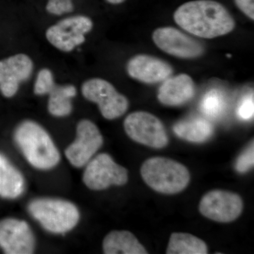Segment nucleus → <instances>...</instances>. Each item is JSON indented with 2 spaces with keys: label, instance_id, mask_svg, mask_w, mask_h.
Returning a JSON list of instances; mask_svg holds the SVG:
<instances>
[{
  "label": "nucleus",
  "instance_id": "f257e3e1",
  "mask_svg": "<svg viewBox=\"0 0 254 254\" xmlns=\"http://www.w3.org/2000/svg\"><path fill=\"white\" fill-rule=\"evenodd\" d=\"M175 22L190 34L217 38L233 31L235 21L228 10L213 0H195L181 5L174 14Z\"/></svg>",
  "mask_w": 254,
  "mask_h": 254
},
{
  "label": "nucleus",
  "instance_id": "f03ea898",
  "mask_svg": "<svg viewBox=\"0 0 254 254\" xmlns=\"http://www.w3.org/2000/svg\"><path fill=\"white\" fill-rule=\"evenodd\" d=\"M14 140L25 158L35 168L50 170L60 163L59 150L49 133L36 122L26 120L20 123L15 130Z\"/></svg>",
  "mask_w": 254,
  "mask_h": 254
},
{
  "label": "nucleus",
  "instance_id": "7ed1b4c3",
  "mask_svg": "<svg viewBox=\"0 0 254 254\" xmlns=\"http://www.w3.org/2000/svg\"><path fill=\"white\" fill-rule=\"evenodd\" d=\"M141 176L145 183L159 193L175 194L185 190L190 174L182 164L165 158L155 157L143 163Z\"/></svg>",
  "mask_w": 254,
  "mask_h": 254
},
{
  "label": "nucleus",
  "instance_id": "20e7f679",
  "mask_svg": "<svg viewBox=\"0 0 254 254\" xmlns=\"http://www.w3.org/2000/svg\"><path fill=\"white\" fill-rule=\"evenodd\" d=\"M28 210L32 217L47 231L64 234L77 225L80 213L77 207L67 200L53 198L33 200Z\"/></svg>",
  "mask_w": 254,
  "mask_h": 254
},
{
  "label": "nucleus",
  "instance_id": "39448f33",
  "mask_svg": "<svg viewBox=\"0 0 254 254\" xmlns=\"http://www.w3.org/2000/svg\"><path fill=\"white\" fill-rule=\"evenodd\" d=\"M81 92L86 100L98 105L100 113L107 120L120 118L128 110V101L126 97L103 78L87 80L82 85Z\"/></svg>",
  "mask_w": 254,
  "mask_h": 254
},
{
  "label": "nucleus",
  "instance_id": "423d86ee",
  "mask_svg": "<svg viewBox=\"0 0 254 254\" xmlns=\"http://www.w3.org/2000/svg\"><path fill=\"white\" fill-rule=\"evenodd\" d=\"M93 23L83 15L70 16L47 29L46 36L55 48L64 53L73 51L86 41L85 35L93 29Z\"/></svg>",
  "mask_w": 254,
  "mask_h": 254
},
{
  "label": "nucleus",
  "instance_id": "0eeeda50",
  "mask_svg": "<svg viewBox=\"0 0 254 254\" xmlns=\"http://www.w3.org/2000/svg\"><path fill=\"white\" fill-rule=\"evenodd\" d=\"M83 181L90 190H104L110 186H123L128 182L127 169L106 153L96 155L86 164Z\"/></svg>",
  "mask_w": 254,
  "mask_h": 254
},
{
  "label": "nucleus",
  "instance_id": "6e6552de",
  "mask_svg": "<svg viewBox=\"0 0 254 254\" xmlns=\"http://www.w3.org/2000/svg\"><path fill=\"white\" fill-rule=\"evenodd\" d=\"M127 134L133 141L153 148L168 145V136L162 122L152 114L135 112L128 115L124 123Z\"/></svg>",
  "mask_w": 254,
  "mask_h": 254
},
{
  "label": "nucleus",
  "instance_id": "1a4fd4ad",
  "mask_svg": "<svg viewBox=\"0 0 254 254\" xmlns=\"http://www.w3.org/2000/svg\"><path fill=\"white\" fill-rule=\"evenodd\" d=\"M103 144V137L93 122L81 120L76 127L75 141L65 150V155L75 168L85 166Z\"/></svg>",
  "mask_w": 254,
  "mask_h": 254
},
{
  "label": "nucleus",
  "instance_id": "9d476101",
  "mask_svg": "<svg viewBox=\"0 0 254 254\" xmlns=\"http://www.w3.org/2000/svg\"><path fill=\"white\" fill-rule=\"evenodd\" d=\"M243 209V201L237 193L226 190L208 192L200 202L199 210L203 216L219 222L236 220Z\"/></svg>",
  "mask_w": 254,
  "mask_h": 254
},
{
  "label": "nucleus",
  "instance_id": "9b49d317",
  "mask_svg": "<svg viewBox=\"0 0 254 254\" xmlns=\"http://www.w3.org/2000/svg\"><path fill=\"white\" fill-rule=\"evenodd\" d=\"M153 39L160 50L182 59L197 58L204 53L200 42L175 28H158L153 33Z\"/></svg>",
  "mask_w": 254,
  "mask_h": 254
},
{
  "label": "nucleus",
  "instance_id": "f8f14e48",
  "mask_svg": "<svg viewBox=\"0 0 254 254\" xmlns=\"http://www.w3.org/2000/svg\"><path fill=\"white\" fill-rule=\"evenodd\" d=\"M0 247L7 254H33L36 239L27 222L15 218L1 220Z\"/></svg>",
  "mask_w": 254,
  "mask_h": 254
},
{
  "label": "nucleus",
  "instance_id": "ddd939ff",
  "mask_svg": "<svg viewBox=\"0 0 254 254\" xmlns=\"http://www.w3.org/2000/svg\"><path fill=\"white\" fill-rule=\"evenodd\" d=\"M33 64L27 55L20 53L0 61V91L6 98L17 93L20 84L31 77Z\"/></svg>",
  "mask_w": 254,
  "mask_h": 254
},
{
  "label": "nucleus",
  "instance_id": "4468645a",
  "mask_svg": "<svg viewBox=\"0 0 254 254\" xmlns=\"http://www.w3.org/2000/svg\"><path fill=\"white\" fill-rule=\"evenodd\" d=\"M127 72L131 78L145 83L165 81L173 73V68L163 60L148 55L133 57L127 64Z\"/></svg>",
  "mask_w": 254,
  "mask_h": 254
},
{
  "label": "nucleus",
  "instance_id": "2eb2a0df",
  "mask_svg": "<svg viewBox=\"0 0 254 254\" xmlns=\"http://www.w3.org/2000/svg\"><path fill=\"white\" fill-rule=\"evenodd\" d=\"M195 93V83L189 75L182 73L169 77L159 89V101L168 106H179L190 101Z\"/></svg>",
  "mask_w": 254,
  "mask_h": 254
},
{
  "label": "nucleus",
  "instance_id": "dca6fc26",
  "mask_svg": "<svg viewBox=\"0 0 254 254\" xmlns=\"http://www.w3.org/2000/svg\"><path fill=\"white\" fill-rule=\"evenodd\" d=\"M25 180L22 174L0 153V196L14 199L22 194Z\"/></svg>",
  "mask_w": 254,
  "mask_h": 254
},
{
  "label": "nucleus",
  "instance_id": "f3484780",
  "mask_svg": "<svg viewBox=\"0 0 254 254\" xmlns=\"http://www.w3.org/2000/svg\"><path fill=\"white\" fill-rule=\"evenodd\" d=\"M105 254H147L146 250L136 237L128 231H113L105 237L103 243Z\"/></svg>",
  "mask_w": 254,
  "mask_h": 254
},
{
  "label": "nucleus",
  "instance_id": "a211bd4d",
  "mask_svg": "<svg viewBox=\"0 0 254 254\" xmlns=\"http://www.w3.org/2000/svg\"><path fill=\"white\" fill-rule=\"evenodd\" d=\"M173 131L182 139L193 143H203L212 136L214 127L207 119L197 117L175 124Z\"/></svg>",
  "mask_w": 254,
  "mask_h": 254
},
{
  "label": "nucleus",
  "instance_id": "6ab92c4d",
  "mask_svg": "<svg viewBox=\"0 0 254 254\" xmlns=\"http://www.w3.org/2000/svg\"><path fill=\"white\" fill-rule=\"evenodd\" d=\"M77 91L73 85H55L49 93L48 109L53 116L58 118L66 117L73 110L71 98L76 96Z\"/></svg>",
  "mask_w": 254,
  "mask_h": 254
},
{
  "label": "nucleus",
  "instance_id": "aec40b11",
  "mask_svg": "<svg viewBox=\"0 0 254 254\" xmlns=\"http://www.w3.org/2000/svg\"><path fill=\"white\" fill-rule=\"evenodd\" d=\"M168 254H206L208 247L203 240L190 234H172L169 242Z\"/></svg>",
  "mask_w": 254,
  "mask_h": 254
},
{
  "label": "nucleus",
  "instance_id": "412c9836",
  "mask_svg": "<svg viewBox=\"0 0 254 254\" xmlns=\"http://www.w3.org/2000/svg\"><path fill=\"white\" fill-rule=\"evenodd\" d=\"M226 106V100L221 92L212 89L202 98L200 110L207 118L218 119L225 113Z\"/></svg>",
  "mask_w": 254,
  "mask_h": 254
},
{
  "label": "nucleus",
  "instance_id": "4be33fe9",
  "mask_svg": "<svg viewBox=\"0 0 254 254\" xmlns=\"http://www.w3.org/2000/svg\"><path fill=\"white\" fill-rule=\"evenodd\" d=\"M54 76L49 68H43L37 75L34 93L37 95H48L55 86Z\"/></svg>",
  "mask_w": 254,
  "mask_h": 254
},
{
  "label": "nucleus",
  "instance_id": "5701e85b",
  "mask_svg": "<svg viewBox=\"0 0 254 254\" xmlns=\"http://www.w3.org/2000/svg\"><path fill=\"white\" fill-rule=\"evenodd\" d=\"M254 164V142L240 155L235 164L238 173H245L253 168Z\"/></svg>",
  "mask_w": 254,
  "mask_h": 254
},
{
  "label": "nucleus",
  "instance_id": "b1692460",
  "mask_svg": "<svg viewBox=\"0 0 254 254\" xmlns=\"http://www.w3.org/2000/svg\"><path fill=\"white\" fill-rule=\"evenodd\" d=\"M72 0H48L46 10L50 14L61 16L73 11Z\"/></svg>",
  "mask_w": 254,
  "mask_h": 254
},
{
  "label": "nucleus",
  "instance_id": "393cba45",
  "mask_svg": "<svg viewBox=\"0 0 254 254\" xmlns=\"http://www.w3.org/2000/svg\"><path fill=\"white\" fill-rule=\"evenodd\" d=\"M254 113V95L250 94L245 96L240 101L237 115L242 120H250L253 118Z\"/></svg>",
  "mask_w": 254,
  "mask_h": 254
},
{
  "label": "nucleus",
  "instance_id": "a878e982",
  "mask_svg": "<svg viewBox=\"0 0 254 254\" xmlns=\"http://www.w3.org/2000/svg\"><path fill=\"white\" fill-rule=\"evenodd\" d=\"M235 2L244 14L254 19V0H235Z\"/></svg>",
  "mask_w": 254,
  "mask_h": 254
},
{
  "label": "nucleus",
  "instance_id": "bb28decb",
  "mask_svg": "<svg viewBox=\"0 0 254 254\" xmlns=\"http://www.w3.org/2000/svg\"><path fill=\"white\" fill-rule=\"evenodd\" d=\"M105 1L112 4H121V3L124 2L126 0H105Z\"/></svg>",
  "mask_w": 254,
  "mask_h": 254
}]
</instances>
